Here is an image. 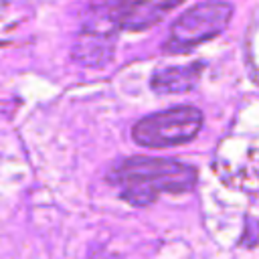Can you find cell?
<instances>
[{"mask_svg":"<svg viewBox=\"0 0 259 259\" xmlns=\"http://www.w3.org/2000/svg\"><path fill=\"white\" fill-rule=\"evenodd\" d=\"M119 196L136 206L152 204L160 194L192 190L196 170L184 162L154 156H130L119 160L107 174Z\"/></svg>","mask_w":259,"mask_h":259,"instance_id":"cell-1","label":"cell"},{"mask_svg":"<svg viewBox=\"0 0 259 259\" xmlns=\"http://www.w3.org/2000/svg\"><path fill=\"white\" fill-rule=\"evenodd\" d=\"M202 127V111L194 105H174L164 111L150 113L142 117L134 130L132 138L144 148H174L182 146L198 136Z\"/></svg>","mask_w":259,"mask_h":259,"instance_id":"cell-2","label":"cell"},{"mask_svg":"<svg viewBox=\"0 0 259 259\" xmlns=\"http://www.w3.org/2000/svg\"><path fill=\"white\" fill-rule=\"evenodd\" d=\"M233 16V6L223 0L200 2L182 12L168 34L164 49L168 53H184L192 47L221 34Z\"/></svg>","mask_w":259,"mask_h":259,"instance_id":"cell-3","label":"cell"},{"mask_svg":"<svg viewBox=\"0 0 259 259\" xmlns=\"http://www.w3.org/2000/svg\"><path fill=\"white\" fill-rule=\"evenodd\" d=\"M184 0H113V16L119 28L144 30L158 24Z\"/></svg>","mask_w":259,"mask_h":259,"instance_id":"cell-4","label":"cell"},{"mask_svg":"<svg viewBox=\"0 0 259 259\" xmlns=\"http://www.w3.org/2000/svg\"><path fill=\"white\" fill-rule=\"evenodd\" d=\"M202 65H180L158 69L152 75V89L156 93H184L190 91L200 79Z\"/></svg>","mask_w":259,"mask_h":259,"instance_id":"cell-5","label":"cell"},{"mask_svg":"<svg viewBox=\"0 0 259 259\" xmlns=\"http://www.w3.org/2000/svg\"><path fill=\"white\" fill-rule=\"evenodd\" d=\"M95 259H97V257H95ZM99 259H101V257H99Z\"/></svg>","mask_w":259,"mask_h":259,"instance_id":"cell-6","label":"cell"}]
</instances>
